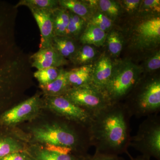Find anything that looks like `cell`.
<instances>
[{"instance_id":"6da1fadb","label":"cell","mask_w":160,"mask_h":160,"mask_svg":"<svg viewBox=\"0 0 160 160\" xmlns=\"http://www.w3.org/2000/svg\"><path fill=\"white\" fill-rule=\"evenodd\" d=\"M131 118L124 104L120 102L111 103L92 114L88 130L91 146L95 147L96 152L129 155Z\"/></svg>"},{"instance_id":"7a4b0ae2","label":"cell","mask_w":160,"mask_h":160,"mask_svg":"<svg viewBox=\"0 0 160 160\" xmlns=\"http://www.w3.org/2000/svg\"><path fill=\"white\" fill-rule=\"evenodd\" d=\"M61 118L60 121L32 127L29 132L32 144L66 147L76 153L88 154L91 146L88 126Z\"/></svg>"},{"instance_id":"3957f363","label":"cell","mask_w":160,"mask_h":160,"mask_svg":"<svg viewBox=\"0 0 160 160\" xmlns=\"http://www.w3.org/2000/svg\"><path fill=\"white\" fill-rule=\"evenodd\" d=\"M124 105L129 114L137 118L158 114L160 110V81L158 78L143 82L140 79Z\"/></svg>"},{"instance_id":"277c9868","label":"cell","mask_w":160,"mask_h":160,"mask_svg":"<svg viewBox=\"0 0 160 160\" xmlns=\"http://www.w3.org/2000/svg\"><path fill=\"white\" fill-rule=\"evenodd\" d=\"M141 79L140 70L130 62L113 67L112 75L103 92L111 103L119 102L128 96Z\"/></svg>"},{"instance_id":"5b68a950","label":"cell","mask_w":160,"mask_h":160,"mask_svg":"<svg viewBox=\"0 0 160 160\" xmlns=\"http://www.w3.org/2000/svg\"><path fill=\"white\" fill-rule=\"evenodd\" d=\"M129 146L149 158L160 160V117L152 115L142 122L137 134L131 137Z\"/></svg>"},{"instance_id":"8992f818","label":"cell","mask_w":160,"mask_h":160,"mask_svg":"<svg viewBox=\"0 0 160 160\" xmlns=\"http://www.w3.org/2000/svg\"><path fill=\"white\" fill-rule=\"evenodd\" d=\"M63 96L92 115L111 104L103 92L91 85L71 88Z\"/></svg>"},{"instance_id":"52a82bcc","label":"cell","mask_w":160,"mask_h":160,"mask_svg":"<svg viewBox=\"0 0 160 160\" xmlns=\"http://www.w3.org/2000/svg\"><path fill=\"white\" fill-rule=\"evenodd\" d=\"M42 100L35 95L0 114V128L9 129L20 123L33 119L43 108Z\"/></svg>"},{"instance_id":"ba28073f","label":"cell","mask_w":160,"mask_h":160,"mask_svg":"<svg viewBox=\"0 0 160 160\" xmlns=\"http://www.w3.org/2000/svg\"><path fill=\"white\" fill-rule=\"evenodd\" d=\"M43 106L58 117L89 126L92 115L80 108L63 96L45 97Z\"/></svg>"},{"instance_id":"9c48e42d","label":"cell","mask_w":160,"mask_h":160,"mask_svg":"<svg viewBox=\"0 0 160 160\" xmlns=\"http://www.w3.org/2000/svg\"><path fill=\"white\" fill-rule=\"evenodd\" d=\"M26 151L31 160H88L91 156L75 152L62 153L37 144L27 146Z\"/></svg>"},{"instance_id":"30bf717a","label":"cell","mask_w":160,"mask_h":160,"mask_svg":"<svg viewBox=\"0 0 160 160\" xmlns=\"http://www.w3.org/2000/svg\"><path fill=\"white\" fill-rule=\"evenodd\" d=\"M30 11L41 32L40 49L52 47V39L54 37L52 10L32 9Z\"/></svg>"},{"instance_id":"8fae6325","label":"cell","mask_w":160,"mask_h":160,"mask_svg":"<svg viewBox=\"0 0 160 160\" xmlns=\"http://www.w3.org/2000/svg\"><path fill=\"white\" fill-rule=\"evenodd\" d=\"M32 66L38 69L55 67L66 65L67 59L62 57L52 46L40 48L30 58Z\"/></svg>"},{"instance_id":"7c38bea8","label":"cell","mask_w":160,"mask_h":160,"mask_svg":"<svg viewBox=\"0 0 160 160\" xmlns=\"http://www.w3.org/2000/svg\"><path fill=\"white\" fill-rule=\"evenodd\" d=\"M113 69V66L110 58L106 55L101 57L93 66L91 86L103 92L111 78Z\"/></svg>"},{"instance_id":"4fadbf2b","label":"cell","mask_w":160,"mask_h":160,"mask_svg":"<svg viewBox=\"0 0 160 160\" xmlns=\"http://www.w3.org/2000/svg\"><path fill=\"white\" fill-rule=\"evenodd\" d=\"M16 137L9 129L0 128V159L10 153L26 150L27 146L22 141L24 138Z\"/></svg>"},{"instance_id":"5bb4252c","label":"cell","mask_w":160,"mask_h":160,"mask_svg":"<svg viewBox=\"0 0 160 160\" xmlns=\"http://www.w3.org/2000/svg\"><path fill=\"white\" fill-rule=\"evenodd\" d=\"M45 97L63 96L71 88L68 80V71L60 69L59 74L53 82L45 86H39Z\"/></svg>"},{"instance_id":"9a60e30c","label":"cell","mask_w":160,"mask_h":160,"mask_svg":"<svg viewBox=\"0 0 160 160\" xmlns=\"http://www.w3.org/2000/svg\"><path fill=\"white\" fill-rule=\"evenodd\" d=\"M93 66L83 65L68 71V80L71 88L91 85Z\"/></svg>"},{"instance_id":"2e32d148","label":"cell","mask_w":160,"mask_h":160,"mask_svg":"<svg viewBox=\"0 0 160 160\" xmlns=\"http://www.w3.org/2000/svg\"><path fill=\"white\" fill-rule=\"evenodd\" d=\"M107 36L106 32L89 23L80 36V40L83 45H93L98 47L102 46Z\"/></svg>"},{"instance_id":"e0dca14e","label":"cell","mask_w":160,"mask_h":160,"mask_svg":"<svg viewBox=\"0 0 160 160\" xmlns=\"http://www.w3.org/2000/svg\"><path fill=\"white\" fill-rule=\"evenodd\" d=\"M52 46L65 59L71 60L78 49L74 39L66 36H56L52 41Z\"/></svg>"},{"instance_id":"ac0fdd59","label":"cell","mask_w":160,"mask_h":160,"mask_svg":"<svg viewBox=\"0 0 160 160\" xmlns=\"http://www.w3.org/2000/svg\"><path fill=\"white\" fill-rule=\"evenodd\" d=\"M138 32L140 37L144 41H159L160 18H153L141 23L138 27Z\"/></svg>"},{"instance_id":"d6986e66","label":"cell","mask_w":160,"mask_h":160,"mask_svg":"<svg viewBox=\"0 0 160 160\" xmlns=\"http://www.w3.org/2000/svg\"><path fill=\"white\" fill-rule=\"evenodd\" d=\"M58 3L60 7L78 16L85 21L90 19L92 16V8L86 1L59 0Z\"/></svg>"},{"instance_id":"ffe728a7","label":"cell","mask_w":160,"mask_h":160,"mask_svg":"<svg viewBox=\"0 0 160 160\" xmlns=\"http://www.w3.org/2000/svg\"><path fill=\"white\" fill-rule=\"evenodd\" d=\"M96 55V50L94 47L90 45H84L78 48L71 60L76 65L80 66L89 65L94 59Z\"/></svg>"},{"instance_id":"44dd1931","label":"cell","mask_w":160,"mask_h":160,"mask_svg":"<svg viewBox=\"0 0 160 160\" xmlns=\"http://www.w3.org/2000/svg\"><path fill=\"white\" fill-rule=\"evenodd\" d=\"M26 6L30 10L49 9L53 10L59 6L57 0H22L16 5V7Z\"/></svg>"},{"instance_id":"7402d4cb","label":"cell","mask_w":160,"mask_h":160,"mask_svg":"<svg viewBox=\"0 0 160 160\" xmlns=\"http://www.w3.org/2000/svg\"><path fill=\"white\" fill-rule=\"evenodd\" d=\"M60 69L55 67L38 69L34 72V77L38 82L39 86H45L57 78L59 74Z\"/></svg>"},{"instance_id":"603a6c76","label":"cell","mask_w":160,"mask_h":160,"mask_svg":"<svg viewBox=\"0 0 160 160\" xmlns=\"http://www.w3.org/2000/svg\"><path fill=\"white\" fill-rule=\"evenodd\" d=\"M69 21L66 29V36L74 38L82 32L85 25V21L78 16L69 12Z\"/></svg>"},{"instance_id":"cb8c5ba5","label":"cell","mask_w":160,"mask_h":160,"mask_svg":"<svg viewBox=\"0 0 160 160\" xmlns=\"http://www.w3.org/2000/svg\"><path fill=\"white\" fill-rule=\"evenodd\" d=\"M100 12L112 20L118 16L120 12L119 5L116 2L111 0L97 1V7Z\"/></svg>"},{"instance_id":"d4e9b609","label":"cell","mask_w":160,"mask_h":160,"mask_svg":"<svg viewBox=\"0 0 160 160\" xmlns=\"http://www.w3.org/2000/svg\"><path fill=\"white\" fill-rule=\"evenodd\" d=\"M89 20V24L96 26L106 32L111 29L112 26V20L101 12H96L92 15Z\"/></svg>"},{"instance_id":"484cf974","label":"cell","mask_w":160,"mask_h":160,"mask_svg":"<svg viewBox=\"0 0 160 160\" xmlns=\"http://www.w3.org/2000/svg\"><path fill=\"white\" fill-rule=\"evenodd\" d=\"M106 41L110 53L114 56L119 54L122 49V42L119 35L116 32H112L107 35Z\"/></svg>"},{"instance_id":"4316f807","label":"cell","mask_w":160,"mask_h":160,"mask_svg":"<svg viewBox=\"0 0 160 160\" xmlns=\"http://www.w3.org/2000/svg\"><path fill=\"white\" fill-rule=\"evenodd\" d=\"M141 2L140 9L141 11L148 12L159 13L160 1L159 0H145Z\"/></svg>"},{"instance_id":"83f0119b","label":"cell","mask_w":160,"mask_h":160,"mask_svg":"<svg viewBox=\"0 0 160 160\" xmlns=\"http://www.w3.org/2000/svg\"><path fill=\"white\" fill-rule=\"evenodd\" d=\"M148 71H152L159 69L160 67V52L153 55L147 61L146 65Z\"/></svg>"},{"instance_id":"f1b7e54d","label":"cell","mask_w":160,"mask_h":160,"mask_svg":"<svg viewBox=\"0 0 160 160\" xmlns=\"http://www.w3.org/2000/svg\"><path fill=\"white\" fill-rule=\"evenodd\" d=\"M0 160H31L26 152L24 151L10 153L0 159Z\"/></svg>"},{"instance_id":"f546056e","label":"cell","mask_w":160,"mask_h":160,"mask_svg":"<svg viewBox=\"0 0 160 160\" xmlns=\"http://www.w3.org/2000/svg\"><path fill=\"white\" fill-rule=\"evenodd\" d=\"M88 160H125L118 155L103 154L96 152L93 156H90Z\"/></svg>"},{"instance_id":"4dcf8cb0","label":"cell","mask_w":160,"mask_h":160,"mask_svg":"<svg viewBox=\"0 0 160 160\" xmlns=\"http://www.w3.org/2000/svg\"><path fill=\"white\" fill-rule=\"evenodd\" d=\"M142 1L140 0H125L122 1L124 9L128 12H133L138 8Z\"/></svg>"},{"instance_id":"1f68e13d","label":"cell","mask_w":160,"mask_h":160,"mask_svg":"<svg viewBox=\"0 0 160 160\" xmlns=\"http://www.w3.org/2000/svg\"><path fill=\"white\" fill-rule=\"evenodd\" d=\"M128 156L130 158V160H150V158L147 157L143 156L142 155L139 156L137 157L133 158L132 157L130 154L128 155Z\"/></svg>"}]
</instances>
